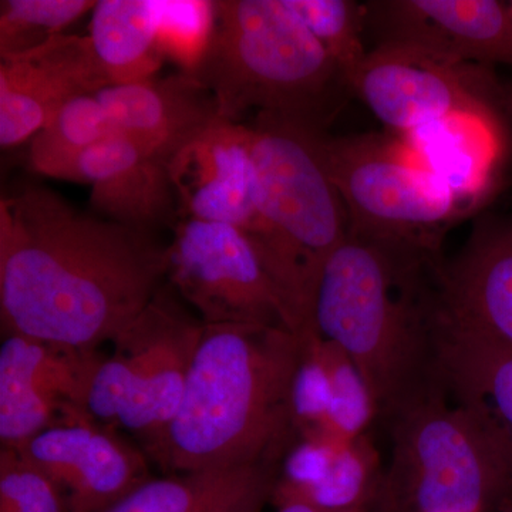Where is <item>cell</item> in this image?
Listing matches in <instances>:
<instances>
[{"mask_svg":"<svg viewBox=\"0 0 512 512\" xmlns=\"http://www.w3.org/2000/svg\"><path fill=\"white\" fill-rule=\"evenodd\" d=\"M167 248L74 208L45 185L0 200V315L6 333L79 350L113 342L161 291Z\"/></svg>","mask_w":512,"mask_h":512,"instance_id":"6da1fadb","label":"cell"},{"mask_svg":"<svg viewBox=\"0 0 512 512\" xmlns=\"http://www.w3.org/2000/svg\"><path fill=\"white\" fill-rule=\"evenodd\" d=\"M305 342L278 326L204 325L173 420L144 446L167 474L272 463L301 439L292 386Z\"/></svg>","mask_w":512,"mask_h":512,"instance_id":"7a4b0ae2","label":"cell"},{"mask_svg":"<svg viewBox=\"0 0 512 512\" xmlns=\"http://www.w3.org/2000/svg\"><path fill=\"white\" fill-rule=\"evenodd\" d=\"M437 264L349 234L320 276L313 330L355 363L387 423L443 383L433 328Z\"/></svg>","mask_w":512,"mask_h":512,"instance_id":"3957f363","label":"cell"},{"mask_svg":"<svg viewBox=\"0 0 512 512\" xmlns=\"http://www.w3.org/2000/svg\"><path fill=\"white\" fill-rule=\"evenodd\" d=\"M214 3V33L194 76L214 94L220 119L241 123L256 110L325 133L350 87L286 0Z\"/></svg>","mask_w":512,"mask_h":512,"instance_id":"277c9868","label":"cell"},{"mask_svg":"<svg viewBox=\"0 0 512 512\" xmlns=\"http://www.w3.org/2000/svg\"><path fill=\"white\" fill-rule=\"evenodd\" d=\"M320 131L258 117L251 126L256 222L248 235L284 305L289 329L315 338L313 303L349 217L319 156Z\"/></svg>","mask_w":512,"mask_h":512,"instance_id":"5b68a950","label":"cell"},{"mask_svg":"<svg viewBox=\"0 0 512 512\" xmlns=\"http://www.w3.org/2000/svg\"><path fill=\"white\" fill-rule=\"evenodd\" d=\"M444 383L389 426L380 512H495L512 497V447L476 406H450Z\"/></svg>","mask_w":512,"mask_h":512,"instance_id":"8992f818","label":"cell"},{"mask_svg":"<svg viewBox=\"0 0 512 512\" xmlns=\"http://www.w3.org/2000/svg\"><path fill=\"white\" fill-rule=\"evenodd\" d=\"M318 150L353 237L437 261L448 229L471 212L392 134L322 133Z\"/></svg>","mask_w":512,"mask_h":512,"instance_id":"52a82bcc","label":"cell"},{"mask_svg":"<svg viewBox=\"0 0 512 512\" xmlns=\"http://www.w3.org/2000/svg\"><path fill=\"white\" fill-rule=\"evenodd\" d=\"M204 323L157 293L94 366L86 396L90 419L134 434L144 446L173 420Z\"/></svg>","mask_w":512,"mask_h":512,"instance_id":"ba28073f","label":"cell"},{"mask_svg":"<svg viewBox=\"0 0 512 512\" xmlns=\"http://www.w3.org/2000/svg\"><path fill=\"white\" fill-rule=\"evenodd\" d=\"M501 90L490 67L396 42L369 50L352 83V93L394 137L453 114L504 117Z\"/></svg>","mask_w":512,"mask_h":512,"instance_id":"9c48e42d","label":"cell"},{"mask_svg":"<svg viewBox=\"0 0 512 512\" xmlns=\"http://www.w3.org/2000/svg\"><path fill=\"white\" fill-rule=\"evenodd\" d=\"M167 278L204 325L289 329L258 249L234 225L183 218L167 247Z\"/></svg>","mask_w":512,"mask_h":512,"instance_id":"30bf717a","label":"cell"},{"mask_svg":"<svg viewBox=\"0 0 512 512\" xmlns=\"http://www.w3.org/2000/svg\"><path fill=\"white\" fill-rule=\"evenodd\" d=\"M99 355L5 333L0 346L2 448L16 450L52 427L90 419L86 396Z\"/></svg>","mask_w":512,"mask_h":512,"instance_id":"8fae6325","label":"cell"},{"mask_svg":"<svg viewBox=\"0 0 512 512\" xmlns=\"http://www.w3.org/2000/svg\"><path fill=\"white\" fill-rule=\"evenodd\" d=\"M16 451L62 490L72 512L109 510L151 478L146 457L92 419L52 427Z\"/></svg>","mask_w":512,"mask_h":512,"instance_id":"7c38bea8","label":"cell"},{"mask_svg":"<svg viewBox=\"0 0 512 512\" xmlns=\"http://www.w3.org/2000/svg\"><path fill=\"white\" fill-rule=\"evenodd\" d=\"M109 86L89 36L62 35L32 52L0 56V146L32 140L64 104Z\"/></svg>","mask_w":512,"mask_h":512,"instance_id":"4fadbf2b","label":"cell"},{"mask_svg":"<svg viewBox=\"0 0 512 512\" xmlns=\"http://www.w3.org/2000/svg\"><path fill=\"white\" fill-rule=\"evenodd\" d=\"M379 42L407 43L461 62L512 67V13L498 0H384L367 3Z\"/></svg>","mask_w":512,"mask_h":512,"instance_id":"5bb4252c","label":"cell"},{"mask_svg":"<svg viewBox=\"0 0 512 512\" xmlns=\"http://www.w3.org/2000/svg\"><path fill=\"white\" fill-rule=\"evenodd\" d=\"M184 218L255 228V165L251 127L217 120L167 165Z\"/></svg>","mask_w":512,"mask_h":512,"instance_id":"9a60e30c","label":"cell"},{"mask_svg":"<svg viewBox=\"0 0 512 512\" xmlns=\"http://www.w3.org/2000/svg\"><path fill=\"white\" fill-rule=\"evenodd\" d=\"M434 315L512 346V218L477 222L463 249L439 262Z\"/></svg>","mask_w":512,"mask_h":512,"instance_id":"2e32d148","label":"cell"},{"mask_svg":"<svg viewBox=\"0 0 512 512\" xmlns=\"http://www.w3.org/2000/svg\"><path fill=\"white\" fill-rule=\"evenodd\" d=\"M121 136L161 163L220 120L214 94L191 74L153 77L97 93Z\"/></svg>","mask_w":512,"mask_h":512,"instance_id":"e0dca14e","label":"cell"},{"mask_svg":"<svg viewBox=\"0 0 512 512\" xmlns=\"http://www.w3.org/2000/svg\"><path fill=\"white\" fill-rule=\"evenodd\" d=\"M79 183L92 185L90 202L101 217L144 234L170 221L178 208L167 164L121 134L84 154Z\"/></svg>","mask_w":512,"mask_h":512,"instance_id":"ac0fdd59","label":"cell"},{"mask_svg":"<svg viewBox=\"0 0 512 512\" xmlns=\"http://www.w3.org/2000/svg\"><path fill=\"white\" fill-rule=\"evenodd\" d=\"M503 120L453 114L397 138L417 164L474 211L495 185L504 150Z\"/></svg>","mask_w":512,"mask_h":512,"instance_id":"d6986e66","label":"cell"},{"mask_svg":"<svg viewBox=\"0 0 512 512\" xmlns=\"http://www.w3.org/2000/svg\"><path fill=\"white\" fill-rule=\"evenodd\" d=\"M279 474L281 466L272 463L167 474L103 512H262Z\"/></svg>","mask_w":512,"mask_h":512,"instance_id":"ffe728a7","label":"cell"},{"mask_svg":"<svg viewBox=\"0 0 512 512\" xmlns=\"http://www.w3.org/2000/svg\"><path fill=\"white\" fill-rule=\"evenodd\" d=\"M437 366L447 392L476 406L512 447V346L433 316Z\"/></svg>","mask_w":512,"mask_h":512,"instance_id":"44dd1931","label":"cell"},{"mask_svg":"<svg viewBox=\"0 0 512 512\" xmlns=\"http://www.w3.org/2000/svg\"><path fill=\"white\" fill-rule=\"evenodd\" d=\"M92 12L89 39L110 86L157 77L160 0H100Z\"/></svg>","mask_w":512,"mask_h":512,"instance_id":"7402d4cb","label":"cell"},{"mask_svg":"<svg viewBox=\"0 0 512 512\" xmlns=\"http://www.w3.org/2000/svg\"><path fill=\"white\" fill-rule=\"evenodd\" d=\"M119 134L97 94L76 97L30 140L29 167L45 177L79 183L84 154Z\"/></svg>","mask_w":512,"mask_h":512,"instance_id":"603a6c76","label":"cell"},{"mask_svg":"<svg viewBox=\"0 0 512 512\" xmlns=\"http://www.w3.org/2000/svg\"><path fill=\"white\" fill-rule=\"evenodd\" d=\"M384 474L379 454L367 434L338 448L328 474L318 484L299 493L275 494V504L305 500L330 511H379Z\"/></svg>","mask_w":512,"mask_h":512,"instance_id":"cb8c5ba5","label":"cell"},{"mask_svg":"<svg viewBox=\"0 0 512 512\" xmlns=\"http://www.w3.org/2000/svg\"><path fill=\"white\" fill-rule=\"evenodd\" d=\"M332 382V403L325 420L303 437L325 441L330 446H348L366 434L377 412L372 394L355 363L335 343H320Z\"/></svg>","mask_w":512,"mask_h":512,"instance_id":"d4e9b609","label":"cell"},{"mask_svg":"<svg viewBox=\"0 0 512 512\" xmlns=\"http://www.w3.org/2000/svg\"><path fill=\"white\" fill-rule=\"evenodd\" d=\"M293 12L338 66L352 92V83L367 53L363 32L366 6L352 0H286Z\"/></svg>","mask_w":512,"mask_h":512,"instance_id":"484cf974","label":"cell"},{"mask_svg":"<svg viewBox=\"0 0 512 512\" xmlns=\"http://www.w3.org/2000/svg\"><path fill=\"white\" fill-rule=\"evenodd\" d=\"M90 0H2L0 56L23 55L46 45L93 10Z\"/></svg>","mask_w":512,"mask_h":512,"instance_id":"4316f807","label":"cell"},{"mask_svg":"<svg viewBox=\"0 0 512 512\" xmlns=\"http://www.w3.org/2000/svg\"><path fill=\"white\" fill-rule=\"evenodd\" d=\"M158 49L164 59L194 76L210 47L215 3L208 0H160Z\"/></svg>","mask_w":512,"mask_h":512,"instance_id":"83f0119b","label":"cell"},{"mask_svg":"<svg viewBox=\"0 0 512 512\" xmlns=\"http://www.w3.org/2000/svg\"><path fill=\"white\" fill-rule=\"evenodd\" d=\"M0 512H72L62 490L12 448L0 450Z\"/></svg>","mask_w":512,"mask_h":512,"instance_id":"f1b7e54d","label":"cell"},{"mask_svg":"<svg viewBox=\"0 0 512 512\" xmlns=\"http://www.w3.org/2000/svg\"><path fill=\"white\" fill-rule=\"evenodd\" d=\"M303 342L305 352L293 379L291 397L293 420L301 437L325 420L332 403V382L320 350L322 338Z\"/></svg>","mask_w":512,"mask_h":512,"instance_id":"f546056e","label":"cell"},{"mask_svg":"<svg viewBox=\"0 0 512 512\" xmlns=\"http://www.w3.org/2000/svg\"><path fill=\"white\" fill-rule=\"evenodd\" d=\"M276 507H278V512H338L326 510V508L319 507V505L305 500H288L284 501V503L276 504Z\"/></svg>","mask_w":512,"mask_h":512,"instance_id":"4dcf8cb0","label":"cell"},{"mask_svg":"<svg viewBox=\"0 0 512 512\" xmlns=\"http://www.w3.org/2000/svg\"><path fill=\"white\" fill-rule=\"evenodd\" d=\"M501 111H503L504 119H507L512 124V84L510 86H503L500 97Z\"/></svg>","mask_w":512,"mask_h":512,"instance_id":"1f68e13d","label":"cell"},{"mask_svg":"<svg viewBox=\"0 0 512 512\" xmlns=\"http://www.w3.org/2000/svg\"><path fill=\"white\" fill-rule=\"evenodd\" d=\"M495 512H512V497L503 505V507L500 508V510Z\"/></svg>","mask_w":512,"mask_h":512,"instance_id":"d6a6232c","label":"cell"},{"mask_svg":"<svg viewBox=\"0 0 512 512\" xmlns=\"http://www.w3.org/2000/svg\"><path fill=\"white\" fill-rule=\"evenodd\" d=\"M508 6H510L511 13H512V2H508Z\"/></svg>","mask_w":512,"mask_h":512,"instance_id":"836d02e7","label":"cell"}]
</instances>
